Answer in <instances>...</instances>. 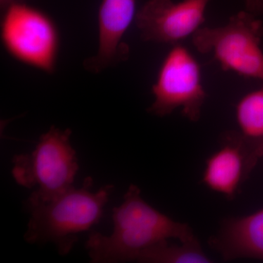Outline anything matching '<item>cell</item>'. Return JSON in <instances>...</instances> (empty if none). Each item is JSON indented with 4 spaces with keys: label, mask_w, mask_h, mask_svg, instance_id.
Masks as SVG:
<instances>
[{
    "label": "cell",
    "mask_w": 263,
    "mask_h": 263,
    "mask_svg": "<svg viewBox=\"0 0 263 263\" xmlns=\"http://www.w3.org/2000/svg\"><path fill=\"white\" fill-rule=\"evenodd\" d=\"M152 91L155 100L148 113L165 117L180 108L183 117L191 122L200 119L207 95L201 67L187 48L179 43L173 45L160 66Z\"/></svg>",
    "instance_id": "8992f818"
},
{
    "label": "cell",
    "mask_w": 263,
    "mask_h": 263,
    "mask_svg": "<svg viewBox=\"0 0 263 263\" xmlns=\"http://www.w3.org/2000/svg\"><path fill=\"white\" fill-rule=\"evenodd\" d=\"M254 168L236 131L227 132L220 146L205 160L202 183L209 190L233 200Z\"/></svg>",
    "instance_id": "9c48e42d"
},
{
    "label": "cell",
    "mask_w": 263,
    "mask_h": 263,
    "mask_svg": "<svg viewBox=\"0 0 263 263\" xmlns=\"http://www.w3.org/2000/svg\"><path fill=\"white\" fill-rule=\"evenodd\" d=\"M92 184V179L88 177L81 188L72 186L48 200L29 197L31 217L25 240L31 243L50 242L62 255L68 254L77 242L78 234L100 220L114 188L105 185L93 193L90 190Z\"/></svg>",
    "instance_id": "7a4b0ae2"
},
{
    "label": "cell",
    "mask_w": 263,
    "mask_h": 263,
    "mask_svg": "<svg viewBox=\"0 0 263 263\" xmlns=\"http://www.w3.org/2000/svg\"><path fill=\"white\" fill-rule=\"evenodd\" d=\"M136 0H102L98 11L99 46L95 56L86 59L84 67L99 73L127 60L129 48L122 38L136 18Z\"/></svg>",
    "instance_id": "ba28073f"
},
{
    "label": "cell",
    "mask_w": 263,
    "mask_h": 263,
    "mask_svg": "<svg viewBox=\"0 0 263 263\" xmlns=\"http://www.w3.org/2000/svg\"><path fill=\"white\" fill-rule=\"evenodd\" d=\"M2 13L1 39L8 53L25 65L53 73L60 40L51 17L17 0Z\"/></svg>",
    "instance_id": "5b68a950"
},
{
    "label": "cell",
    "mask_w": 263,
    "mask_h": 263,
    "mask_svg": "<svg viewBox=\"0 0 263 263\" xmlns=\"http://www.w3.org/2000/svg\"><path fill=\"white\" fill-rule=\"evenodd\" d=\"M209 245L224 260H263V208L249 215L226 219Z\"/></svg>",
    "instance_id": "30bf717a"
},
{
    "label": "cell",
    "mask_w": 263,
    "mask_h": 263,
    "mask_svg": "<svg viewBox=\"0 0 263 263\" xmlns=\"http://www.w3.org/2000/svg\"><path fill=\"white\" fill-rule=\"evenodd\" d=\"M262 22L249 11H242L219 27H203L193 35L200 53H212L221 69L248 79L263 81Z\"/></svg>",
    "instance_id": "277c9868"
},
{
    "label": "cell",
    "mask_w": 263,
    "mask_h": 263,
    "mask_svg": "<svg viewBox=\"0 0 263 263\" xmlns=\"http://www.w3.org/2000/svg\"><path fill=\"white\" fill-rule=\"evenodd\" d=\"M114 230L110 235L93 232L86 249L91 262L136 260L152 246L170 238L194 241L197 238L187 224L171 219L147 203L136 185L132 184L124 202L113 209Z\"/></svg>",
    "instance_id": "6da1fadb"
},
{
    "label": "cell",
    "mask_w": 263,
    "mask_h": 263,
    "mask_svg": "<svg viewBox=\"0 0 263 263\" xmlns=\"http://www.w3.org/2000/svg\"><path fill=\"white\" fill-rule=\"evenodd\" d=\"M247 11L252 14L258 15L263 13V0H246Z\"/></svg>",
    "instance_id": "4fadbf2b"
},
{
    "label": "cell",
    "mask_w": 263,
    "mask_h": 263,
    "mask_svg": "<svg viewBox=\"0 0 263 263\" xmlns=\"http://www.w3.org/2000/svg\"><path fill=\"white\" fill-rule=\"evenodd\" d=\"M235 115L237 134L255 167L263 157V84L240 99Z\"/></svg>",
    "instance_id": "8fae6325"
},
{
    "label": "cell",
    "mask_w": 263,
    "mask_h": 263,
    "mask_svg": "<svg viewBox=\"0 0 263 263\" xmlns=\"http://www.w3.org/2000/svg\"><path fill=\"white\" fill-rule=\"evenodd\" d=\"M15 0H0V8H1V11L3 12L6 9L7 7L10 4H11Z\"/></svg>",
    "instance_id": "5bb4252c"
},
{
    "label": "cell",
    "mask_w": 263,
    "mask_h": 263,
    "mask_svg": "<svg viewBox=\"0 0 263 263\" xmlns=\"http://www.w3.org/2000/svg\"><path fill=\"white\" fill-rule=\"evenodd\" d=\"M71 134L52 126L31 153L13 157L12 175L19 185L34 190L30 198L48 200L73 186L79 164Z\"/></svg>",
    "instance_id": "3957f363"
},
{
    "label": "cell",
    "mask_w": 263,
    "mask_h": 263,
    "mask_svg": "<svg viewBox=\"0 0 263 263\" xmlns=\"http://www.w3.org/2000/svg\"><path fill=\"white\" fill-rule=\"evenodd\" d=\"M137 261L144 263H210L212 259L202 250L198 239L171 245L167 240L142 252Z\"/></svg>",
    "instance_id": "7c38bea8"
},
{
    "label": "cell",
    "mask_w": 263,
    "mask_h": 263,
    "mask_svg": "<svg viewBox=\"0 0 263 263\" xmlns=\"http://www.w3.org/2000/svg\"><path fill=\"white\" fill-rule=\"evenodd\" d=\"M211 0H148L136 13V22L146 42L179 44L205 22Z\"/></svg>",
    "instance_id": "52a82bcc"
}]
</instances>
